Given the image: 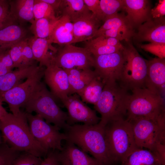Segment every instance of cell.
<instances>
[{
    "label": "cell",
    "mask_w": 165,
    "mask_h": 165,
    "mask_svg": "<svg viewBox=\"0 0 165 165\" xmlns=\"http://www.w3.org/2000/svg\"><path fill=\"white\" fill-rule=\"evenodd\" d=\"M0 121L3 141L9 147L41 158L46 156L49 151L42 147L31 132L25 112H22L18 116L8 113Z\"/></svg>",
    "instance_id": "obj_1"
},
{
    "label": "cell",
    "mask_w": 165,
    "mask_h": 165,
    "mask_svg": "<svg viewBox=\"0 0 165 165\" xmlns=\"http://www.w3.org/2000/svg\"><path fill=\"white\" fill-rule=\"evenodd\" d=\"M67 141L90 153L100 165H115L107 145L104 127L99 123L94 125L74 124L65 131Z\"/></svg>",
    "instance_id": "obj_2"
},
{
    "label": "cell",
    "mask_w": 165,
    "mask_h": 165,
    "mask_svg": "<svg viewBox=\"0 0 165 165\" xmlns=\"http://www.w3.org/2000/svg\"><path fill=\"white\" fill-rule=\"evenodd\" d=\"M104 128L108 152L115 164H120L132 152L139 148L136 144L130 124L125 118L110 120Z\"/></svg>",
    "instance_id": "obj_3"
},
{
    "label": "cell",
    "mask_w": 165,
    "mask_h": 165,
    "mask_svg": "<svg viewBox=\"0 0 165 165\" xmlns=\"http://www.w3.org/2000/svg\"><path fill=\"white\" fill-rule=\"evenodd\" d=\"M128 120L138 148H147L160 156H165V114L154 118L142 117Z\"/></svg>",
    "instance_id": "obj_4"
},
{
    "label": "cell",
    "mask_w": 165,
    "mask_h": 165,
    "mask_svg": "<svg viewBox=\"0 0 165 165\" xmlns=\"http://www.w3.org/2000/svg\"><path fill=\"white\" fill-rule=\"evenodd\" d=\"M55 98L41 81L38 85L23 107L26 112H35L47 123L65 131L68 128V113L58 106Z\"/></svg>",
    "instance_id": "obj_5"
},
{
    "label": "cell",
    "mask_w": 165,
    "mask_h": 165,
    "mask_svg": "<svg viewBox=\"0 0 165 165\" xmlns=\"http://www.w3.org/2000/svg\"><path fill=\"white\" fill-rule=\"evenodd\" d=\"M128 90L117 82L105 84L94 107L101 115L99 123L105 126L110 120L125 117L129 94Z\"/></svg>",
    "instance_id": "obj_6"
},
{
    "label": "cell",
    "mask_w": 165,
    "mask_h": 165,
    "mask_svg": "<svg viewBox=\"0 0 165 165\" xmlns=\"http://www.w3.org/2000/svg\"><path fill=\"white\" fill-rule=\"evenodd\" d=\"M131 91L127 105V119L142 117L154 118L165 114L163 97L146 88L135 89Z\"/></svg>",
    "instance_id": "obj_7"
},
{
    "label": "cell",
    "mask_w": 165,
    "mask_h": 165,
    "mask_svg": "<svg viewBox=\"0 0 165 165\" xmlns=\"http://www.w3.org/2000/svg\"><path fill=\"white\" fill-rule=\"evenodd\" d=\"M123 53L125 63L120 84L128 90L146 88L148 61L143 58L130 44L124 47Z\"/></svg>",
    "instance_id": "obj_8"
},
{
    "label": "cell",
    "mask_w": 165,
    "mask_h": 165,
    "mask_svg": "<svg viewBox=\"0 0 165 165\" xmlns=\"http://www.w3.org/2000/svg\"><path fill=\"white\" fill-rule=\"evenodd\" d=\"M31 132L36 140L45 150L62 151L61 142L66 140L65 133L57 127L48 123L38 115L25 112Z\"/></svg>",
    "instance_id": "obj_9"
},
{
    "label": "cell",
    "mask_w": 165,
    "mask_h": 165,
    "mask_svg": "<svg viewBox=\"0 0 165 165\" xmlns=\"http://www.w3.org/2000/svg\"><path fill=\"white\" fill-rule=\"evenodd\" d=\"M45 68L40 67L24 82L4 93L0 94L2 102L7 103L12 114L18 116L23 107L43 77Z\"/></svg>",
    "instance_id": "obj_10"
},
{
    "label": "cell",
    "mask_w": 165,
    "mask_h": 165,
    "mask_svg": "<svg viewBox=\"0 0 165 165\" xmlns=\"http://www.w3.org/2000/svg\"><path fill=\"white\" fill-rule=\"evenodd\" d=\"M52 64L64 69L85 70L94 67V59L87 48L68 44L57 49Z\"/></svg>",
    "instance_id": "obj_11"
},
{
    "label": "cell",
    "mask_w": 165,
    "mask_h": 165,
    "mask_svg": "<svg viewBox=\"0 0 165 165\" xmlns=\"http://www.w3.org/2000/svg\"><path fill=\"white\" fill-rule=\"evenodd\" d=\"M123 50L94 57V71L104 84L119 81L125 63Z\"/></svg>",
    "instance_id": "obj_12"
},
{
    "label": "cell",
    "mask_w": 165,
    "mask_h": 165,
    "mask_svg": "<svg viewBox=\"0 0 165 165\" xmlns=\"http://www.w3.org/2000/svg\"><path fill=\"white\" fill-rule=\"evenodd\" d=\"M61 102L68 110L67 123L68 125L79 122L86 125H94L98 123L101 120L96 111L85 105L77 94L68 96Z\"/></svg>",
    "instance_id": "obj_13"
},
{
    "label": "cell",
    "mask_w": 165,
    "mask_h": 165,
    "mask_svg": "<svg viewBox=\"0 0 165 165\" xmlns=\"http://www.w3.org/2000/svg\"><path fill=\"white\" fill-rule=\"evenodd\" d=\"M43 77L55 98L61 101L70 95L68 75L64 69L51 64L45 68Z\"/></svg>",
    "instance_id": "obj_14"
},
{
    "label": "cell",
    "mask_w": 165,
    "mask_h": 165,
    "mask_svg": "<svg viewBox=\"0 0 165 165\" xmlns=\"http://www.w3.org/2000/svg\"><path fill=\"white\" fill-rule=\"evenodd\" d=\"M137 29L133 38L136 42L165 43L164 16L156 19L151 17Z\"/></svg>",
    "instance_id": "obj_15"
},
{
    "label": "cell",
    "mask_w": 165,
    "mask_h": 165,
    "mask_svg": "<svg viewBox=\"0 0 165 165\" xmlns=\"http://www.w3.org/2000/svg\"><path fill=\"white\" fill-rule=\"evenodd\" d=\"M165 86V58H155L148 61L146 88L163 97Z\"/></svg>",
    "instance_id": "obj_16"
},
{
    "label": "cell",
    "mask_w": 165,
    "mask_h": 165,
    "mask_svg": "<svg viewBox=\"0 0 165 165\" xmlns=\"http://www.w3.org/2000/svg\"><path fill=\"white\" fill-rule=\"evenodd\" d=\"M123 10L127 13L126 17L135 29L151 17L150 1L148 0H123Z\"/></svg>",
    "instance_id": "obj_17"
},
{
    "label": "cell",
    "mask_w": 165,
    "mask_h": 165,
    "mask_svg": "<svg viewBox=\"0 0 165 165\" xmlns=\"http://www.w3.org/2000/svg\"><path fill=\"white\" fill-rule=\"evenodd\" d=\"M73 43L94 38L101 21L92 12L85 14L73 22Z\"/></svg>",
    "instance_id": "obj_18"
},
{
    "label": "cell",
    "mask_w": 165,
    "mask_h": 165,
    "mask_svg": "<svg viewBox=\"0 0 165 165\" xmlns=\"http://www.w3.org/2000/svg\"><path fill=\"white\" fill-rule=\"evenodd\" d=\"M27 42L31 48L35 60L39 62V66L46 68L53 64L54 54L57 49L53 47L48 38H37L34 36L27 38Z\"/></svg>",
    "instance_id": "obj_19"
},
{
    "label": "cell",
    "mask_w": 165,
    "mask_h": 165,
    "mask_svg": "<svg viewBox=\"0 0 165 165\" xmlns=\"http://www.w3.org/2000/svg\"><path fill=\"white\" fill-rule=\"evenodd\" d=\"M29 29L23 25L15 23L0 30V50L9 49L14 44L29 36Z\"/></svg>",
    "instance_id": "obj_20"
},
{
    "label": "cell",
    "mask_w": 165,
    "mask_h": 165,
    "mask_svg": "<svg viewBox=\"0 0 165 165\" xmlns=\"http://www.w3.org/2000/svg\"><path fill=\"white\" fill-rule=\"evenodd\" d=\"M64 70L68 75L70 95L75 93L78 94L94 78L98 76L94 71L91 69L81 70L73 68Z\"/></svg>",
    "instance_id": "obj_21"
},
{
    "label": "cell",
    "mask_w": 165,
    "mask_h": 165,
    "mask_svg": "<svg viewBox=\"0 0 165 165\" xmlns=\"http://www.w3.org/2000/svg\"><path fill=\"white\" fill-rule=\"evenodd\" d=\"M39 67L36 64L17 69L0 76V94L4 93L22 82Z\"/></svg>",
    "instance_id": "obj_22"
},
{
    "label": "cell",
    "mask_w": 165,
    "mask_h": 165,
    "mask_svg": "<svg viewBox=\"0 0 165 165\" xmlns=\"http://www.w3.org/2000/svg\"><path fill=\"white\" fill-rule=\"evenodd\" d=\"M9 2L10 16L16 22L22 25L26 22H33L34 0H9Z\"/></svg>",
    "instance_id": "obj_23"
},
{
    "label": "cell",
    "mask_w": 165,
    "mask_h": 165,
    "mask_svg": "<svg viewBox=\"0 0 165 165\" xmlns=\"http://www.w3.org/2000/svg\"><path fill=\"white\" fill-rule=\"evenodd\" d=\"M63 148L60 152L71 165H100L94 158L90 157L73 143L66 141Z\"/></svg>",
    "instance_id": "obj_24"
},
{
    "label": "cell",
    "mask_w": 165,
    "mask_h": 165,
    "mask_svg": "<svg viewBox=\"0 0 165 165\" xmlns=\"http://www.w3.org/2000/svg\"><path fill=\"white\" fill-rule=\"evenodd\" d=\"M120 165H165L160 157L149 150L138 148Z\"/></svg>",
    "instance_id": "obj_25"
},
{
    "label": "cell",
    "mask_w": 165,
    "mask_h": 165,
    "mask_svg": "<svg viewBox=\"0 0 165 165\" xmlns=\"http://www.w3.org/2000/svg\"><path fill=\"white\" fill-rule=\"evenodd\" d=\"M110 29L123 30L135 34V29L123 13H118L107 19L98 29L94 38L100 35L104 31Z\"/></svg>",
    "instance_id": "obj_26"
},
{
    "label": "cell",
    "mask_w": 165,
    "mask_h": 165,
    "mask_svg": "<svg viewBox=\"0 0 165 165\" xmlns=\"http://www.w3.org/2000/svg\"><path fill=\"white\" fill-rule=\"evenodd\" d=\"M59 11L68 16L72 23L90 11L83 0H62Z\"/></svg>",
    "instance_id": "obj_27"
},
{
    "label": "cell",
    "mask_w": 165,
    "mask_h": 165,
    "mask_svg": "<svg viewBox=\"0 0 165 165\" xmlns=\"http://www.w3.org/2000/svg\"><path fill=\"white\" fill-rule=\"evenodd\" d=\"M105 85L97 76L94 78L78 94L84 102L95 105L98 101Z\"/></svg>",
    "instance_id": "obj_28"
},
{
    "label": "cell",
    "mask_w": 165,
    "mask_h": 165,
    "mask_svg": "<svg viewBox=\"0 0 165 165\" xmlns=\"http://www.w3.org/2000/svg\"><path fill=\"white\" fill-rule=\"evenodd\" d=\"M60 16L56 20L42 18L34 20L29 29L36 38H48Z\"/></svg>",
    "instance_id": "obj_29"
},
{
    "label": "cell",
    "mask_w": 165,
    "mask_h": 165,
    "mask_svg": "<svg viewBox=\"0 0 165 165\" xmlns=\"http://www.w3.org/2000/svg\"><path fill=\"white\" fill-rule=\"evenodd\" d=\"M123 0H100L98 18L104 22L110 17L123 10Z\"/></svg>",
    "instance_id": "obj_30"
},
{
    "label": "cell",
    "mask_w": 165,
    "mask_h": 165,
    "mask_svg": "<svg viewBox=\"0 0 165 165\" xmlns=\"http://www.w3.org/2000/svg\"><path fill=\"white\" fill-rule=\"evenodd\" d=\"M59 19L48 38L49 42L51 44L54 43L59 45L73 43V35L66 29Z\"/></svg>",
    "instance_id": "obj_31"
},
{
    "label": "cell",
    "mask_w": 165,
    "mask_h": 165,
    "mask_svg": "<svg viewBox=\"0 0 165 165\" xmlns=\"http://www.w3.org/2000/svg\"><path fill=\"white\" fill-rule=\"evenodd\" d=\"M33 12L35 20L42 18L56 20V13L52 7L42 0H34Z\"/></svg>",
    "instance_id": "obj_32"
},
{
    "label": "cell",
    "mask_w": 165,
    "mask_h": 165,
    "mask_svg": "<svg viewBox=\"0 0 165 165\" xmlns=\"http://www.w3.org/2000/svg\"><path fill=\"white\" fill-rule=\"evenodd\" d=\"M85 47L88 50L93 57L112 53L124 50L116 47L92 43L89 40L86 42Z\"/></svg>",
    "instance_id": "obj_33"
},
{
    "label": "cell",
    "mask_w": 165,
    "mask_h": 165,
    "mask_svg": "<svg viewBox=\"0 0 165 165\" xmlns=\"http://www.w3.org/2000/svg\"><path fill=\"white\" fill-rule=\"evenodd\" d=\"M20 152L12 149L3 141L0 145V165H12Z\"/></svg>",
    "instance_id": "obj_34"
},
{
    "label": "cell",
    "mask_w": 165,
    "mask_h": 165,
    "mask_svg": "<svg viewBox=\"0 0 165 165\" xmlns=\"http://www.w3.org/2000/svg\"><path fill=\"white\" fill-rule=\"evenodd\" d=\"M15 23L10 14L9 0H0V30Z\"/></svg>",
    "instance_id": "obj_35"
},
{
    "label": "cell",
    "mask_w": 165,
    "mask_h": 165,
    "mask_svg": "<svg viewBox=\"0 0 165 165\" xmlns=\"http://www.w3.org/2000/svg\"><path fill=\"white\" fill-rule=\"evenodd\" d=\"M20 153L13 161L12 165H41L43 160L30 153Z\"/></svg>",
    "instance_id": "obj_36"
},
{
    "label": "cell",
    "mask_w": 165,
    "mask_h": 165,
    "mask_svg": "<svg viewBox=\"0 0 165 165\" xmlns=\"http://www.w3.org/2000/svg\"><path fill=\"white\" fill-rule=\"evenodd\" d=\"M26 39L13 45L9 49V53L13 63L14 68H22V49Z\"/></svg>",
    "instance_id": "obj_37"
},
{
    "label": "cell",
    "mask_w": 165,
    "mask_h": 165,
    "mask_svg": "<svg viewBox=\"0 0 165 165\" xmlns=\"http://www.w3.org/2000/svg\"><path fill=\"white\" fill-rule=\"evenodd\" d=\"M141 48L161 59L165 57V43H150L140 45Z\"/></svg>",
    "instance_id": "obj_38"
},
{
    "label": "cell",
    "mask_w": 165,
    "mask_h": 165,
    "mask_svg": "<svg viewBox=\"0 0 165 165\" xmlns=\"http://www.w3.org/2000/svg\"><path fill=\"white\" fill-rule=\"evenodd\" d=\"M27 38L25 41L22 49V68L36 64L32 50L28 43Z\"/></svg>",
    "instance_id": "obj_39"
},
{
    "label": "cell",
    "mask_w": 165,
    "mask_h": 165,
    "mask_svg": "<svg viewBox=\"0 0 165 165\" xmlns=\"http://www.w3.org/2000/svg\"><path fill=\"white\" fill-rule=\"evenodd\" d=\"M88 40L94 43H99L109 46L116 47L123 50L124 49V47L120 43V41L113 37H107L101 35L96 38Z\"/></svg>",
    "instance_id": "obj_40"
},
{
    "label": "cell",
    "mask_w": 165,
    "mask_h": 165,
    "mask_svg": "<svg viewBox=\"0 0 165 165\" xmlns=\"http://www.w3.org/2000/svg\"><path fill=\"white\" fill-rule=\"evenodd\" d=\"M56 151H49L46 156L43 160L41 165H62L59 156V152Z\"/></svg>",
    "instance_id": "obj_41"
},
{
    "label": "cell",
    "mask_w": 165,
    "mask_h": 165,
    "mask_svg": "<svg viewBox=\"0 0 165 165\" xmlns=\"http://www.w3.org/2000/svg\"><path fill=\"white\" fill-rule=\"evenodd\" d=\"M151 17L156 19L164 16L165 15V0H160L157 5L150 11Z\"/></svg>",
    "instance_id": "obj_42"
},
{
    "label": "cell",
    "mask_w": 165,
    "mask_h": 165,
    "mask_svg": "<svg viewBox=\"0 0 165 165\" xmlns=\"http://www.w3.org/2000/svg\"><path fill=\"white\" fill-rule=\"evenodd\" d=\"M89 10L97 18L100 12L99 0H83Z\"/></svg>",
    "instance_id": "obj_43"
},
{
    "label": "cell",
    "mask_w": 165,
    "mask_h": 165,
    "mask_svg": "<svg viewBox=\"0 0 165 165\" xmlns=\"http://www.w3.org/2000/svg\"><path fill=\"white\" fill-rule=\"evenodd\" d=\"M59 20L66 29L73 35V24L69 18L67 16L61 15Z\"/></svg>",
    "instance_id": "obj_44"
},
{
    "label": "cell",
    "mask_w": 165,
    "mask_h": 165,
    "mask_svg": "<svg viewBox=\"0 0 165 165\" xmlns=\"http://www.w3.org/2000/svg\"><path fill=\"white\" fill-rule=\"evenodd\" d=\"M49 4L55 11H59V8L62 0H42Z\"/></svg>",
    "instance_id": "obj_45"
},
{
    "label": "cell",
    "mask_w": 165,
    "mask_h": 165,
    "mask_svg": "<svg viewBox=\"0 0 165 165\" xmlns=\"http://www.w3.org/2000/svg\"><path fill=\"white\" fill-rule=\"evenodd\" d=\"M12 71L7 68L0 60V76Z\"/></svg>",
    "instance_id": "obj_46"
},
{
    "label": "cell",
    "mask_w": 165,
    "mask_h": 165,
    "mask_svg": "<svg viewBox=\"0 0 165 165\" xmlns=\"http://www.w3.org/2000/svg\"><path fill=\"white\" fill-rule=\"evenodd\" d=\"M2 102L0 98V121L8 113L2 105Z\"/></svg>",
    "instance_id": "obj_47"
},
{
    "label": "cell",
    "mask_w": 165,
    "mask_h": 165,
    "mask_svg": "<svg viewBox=\"0 0 165 165\" xmlns=\"http://www.w3.org/2000/svg\"><path fill=\"white\" fill-rule=\"evenodd\" d=\"M59 156L62 165H71L68 161L64 156L61 152H59Z\"/></svg>",
    "instance_id": "obj_48"
},
{
    "label": "cell",
    "mask_w": 165,
    "mask_h": 165,
    "mask_svg": "<svg viewBox=\"0 0 165 165\" xmlns=\"http://www.w3.org/2000/svg\"><path fill=\"white\" fill-rule=\"evenodd\" d=\"M3 142L1 131V122L0 121V145Z\"/></svg>",
    "instance_id": "obj_49"
}]
</instances>
